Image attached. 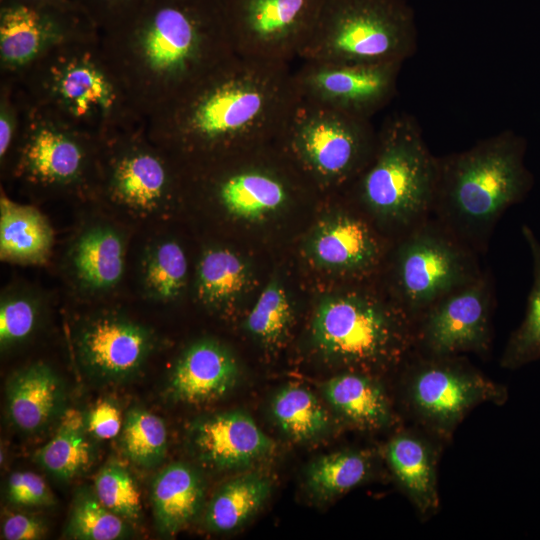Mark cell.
I'll use <instances>...</instances> for the list:
<instances>
[{
    "label": "cell",
    "mask_w": 540,
    "mask_h": 540,
    "mask_svg": "<svg viewBox=\"0 0 540 540\" xmlns=\"http://www.w3.org/2000/svg\"><path fill=\"white\" fill-rule=\"evenodd\" d=\"M101 45L143 122L236 55L223 0H152Z\"/></svg>",
    "instance_id": "cell-1"
},
{
    "label": "cell",
    "mask_w": 540,
    "mask_h": 540,
    "mask_svg": "<svg viewBox=\"0 0 540 540\" xmlns=\"http://www.w3.org/2000/svg\"><path fill=\"white\" fill-rule=\"evenodd\" d=\"M298 98L288 63L234 55L144 124L166 153L214 160L274 142Z\"/></svg>",
    "instance_id": "cell-2"
},
{
    "label": "cell",
    "mask_w": 540,
    "mask_h": 540,
    "mask_svg": "<svg viewBox=\"0 0 540 540\" xmlns=\"http://www.w3.org/2000/svg\"><path fill=\"white\" fill-rule=\"evenodd\" d=\"M526 141L504 130L470 148L438 158L432 210L470 248L484 243L502 214L533 185L524 164Z\"/></svg>",
    "instance_id": "cell-3"
},
{
    "label": "cell",
    "mask_w": 540,
    "mask_h": 540,
    "mask_svg": "<svg viewBox=\"0 0 540 540\" xmlns=\"http://www.w3.org/2000/svg\"><path fill=\"white\" fill-rule=\"evenodd\" d=\"M15 82L31 106L97 138L143 122L104 54L101 34L54 49Z\"/></svg>",
    "instance_id": "cell-4"
},
{
    "label": "cell",
    "mask_w": 540,
    "mask_h": 540,
    "mask_svg": "<svg viewBox=\"0 0 540 540\" xmlns=\"http://www.w3.org/2000/svg\"><path fill=\"white\" fill-rule=\"evenodd\" d=\"M438 157L429 150L417 119L388 115L377 131L373 155L356 178L366 208L385 222L411 230L432 210Z\"/></svg>",
    "instance_id": "cell-5"
},
{
    "label": "cell",
    "mask_w": 540,
    "mask_h": 540,
    "mask_svg": "<svg viewBox=\"0 0 540 540\" xmlns=\"http://www.w3.org/2000/svg\"><path fill=\"white\" fill-rule=\"evenodd\" d=\"M311 338L328 361L372 373L399 363L415 346V321L401 306L353 291L319 303Z\"/></svg>",
    "instance_id": "cell-6"
},
{
    "label": "cell",
    "mask_w": 540,
    "mask_h": 540,
    "mask_svg": "<svg viewBox=\"0 0 540 540\" xmlns=\"http://www.w3.org/2000/svg\"><path fill=\"white\" fill-rule=\"evenodd\" d=\"M417 46L415 14L405 0H325L299 58L403 64Z\"/></svg>",
    "instance_id": "cell-7"
},
{
    "label": "cell",
    "mask_w": 540,
    "mask_h": 540,
    "mask_svg": "<svg viewBox=\"0 0 540 540\" xmlns=\"http://www.w3.org/2000/svg\"><path fill=\"white\" fill-rule=\"evenodd\" d=\"M376 140L371 120L298 98L274 142L303 173L331 186L359 176Z\"/></svg>",
    "instance_id": "cell-8"
},
{
    "label": "cell",
    "mask_w": 540,
    "mask_h": 540,
    "mask_svg": "<svg viewBox=\"0 0 540 540\" xmlns=\"http://www.w3.org/2000/svg\"><path fill=\"white\" fill-rule=\"evenodd\" d=\"M395 254L399 303L414 321L437 300L481 274L472 248L440 222L424 220L412 228Z\"/></svg>",
    "instance_id": "cell-9"
},
{
    "label": "cell",
    "mask_w": 540,
    "mask_h": 540,
    "mask_svg": "<svg viewBox=\"0 0 540 540\" xmlns=\"http://www.w3.org/2000/svg\"><path fill=\"white\" fill-rule=\"evenodd\" d=\"M405 397L421 425L437 436L448 438L477 405L503 404L507 390L456 356H428L410 369Z\"/></svg>",
    "instance_id": "cell-10"
},
{
    "label": "cell",
    "mask_w": 540,
    "mask_h": 540,
    "mask_svg": "<svg viewBox=\"0 0 540 540\" xmlns=\"http://www.w3.org/2000/svg\"><path fill=\"white\" fill-rule=\"evenodd\" d=\"M325 0H223L236 55L288 63L300 57Z\"/></svg>",
    "instance_id": "cell-11"
},
{
    "label": "cell",
    "mask_w": 540,
    "mask_h": 540,
    "mask_svg": "<svg viewBox=\"0 0 540 540\" xmlns=\"http://www.w3.org/2000/svg\"><path fill=\"white\" fill-rule=\"evenodd\" d=\"M98 152L99 138L30 105L15 169L33 185L78 186L94 168Z\"/></svg>",
    "instance_id": "cell-12"
},
{
    "label": "cell",
    "mask_w": 540,
    "mask_h": 540,
    "mask_svg": "<svg viewBox=\"0 0 540 540\" xmlns=\"http://www.w3.org/2000/svg\"><path fill=\"white\" fill-rule=\"evenodd\" d=\"M100 34L81 10L0 0V79L17 81L54 49Z\"/></svg>",
    "instance_id": "cell-13"
},
{
    "label": "cell",
    "mask_w": 540,
    "mask_h": 540,
    "mask_svg": "<svg viewBox=\"0 0 540 540\" xmlns=\"http://www.w3.org/2000/svg\"><path fill=\"white\" fill-rule=\"evenodd\" d=\"M401 63L303 61L293 72L300 99L359 118H371L397 93Z\"/></svg>",
    "instance_id": "cell-14"
},
{
    "label": "cell",
    "mask_w": 540,
    "mask_h": 540,
    "mask_svg": "<svg viewBox=\"0 0 540 540\" xmlns=\"http://www.w3.org/2000/svg\"><path fill=\"white\" fill-rule=\"evenodd\" d=\"M492 285L481 273L415 319V345L431 357L485 353L491 343Z\"/></svg>",
    "instance_id": "cell-15"
},
{
    "label": "cell",
    "mask_w": 540,
    "mask_h": 540,
    "mask_svg": "<svg viewBox=\"0 0 540 540\" xmlns=\"http://www.w3.org/2000/svg\"><path fill=\"white\" fill-rule=\"evenodd\" d=\"M105 183L114 199L138 209L165 200L175 185L168 154L148 136L144 122L99 138Z\"/></svg>",
    "instance_id": "cell-16"
},
{
    "label": "cell",
    "mask_w": 540,
    "mask_h": 540,
    "mask_svg": "<svg viewBox=\"0 0 540 540\" xmlns=\"http://www.w3.org/2000/svg\"><path fill=\"white\" fill-rule=\"evenodd\" d=\"M270 143L252 150V157L238 159L215 177V195L233 215L259 219L283 208L290 200L292 183L279 159L270 157Z\"/></svg>",
    "instance_id": "cell-17"
},
{
    "label": "cell",
    "mask_w": 540,
    "mask_h": 540,
    "mask_svg": "<svg viewBox=\"0 0 540 540\" xmlns=\"http://www.w3.org/2000/svg\"><path fill=\"white\" fill-rule=\"evenodd\" d=\"M193 457L205 468L243 469L275 451L274 441L244 411L232 410L195 419L187 431Z\"/></svg>",
    "instance_id": "cell-18"
},
{
    "label": "cell",
    "mask_w": 540,
    "mask_h": 540,
    "mask_svg": "<svg viewBox=\"0 0 540 540\" xmlns=\"http://www.w3.org/2000/svg\"><path fill=\"white\" fill-rule=\"evenodd\" d=\"M152 345V336L144 327L123 318L102 316L81 330L79 362L91 379L119 383L140 371Z\"/></svg>",
    "instance_id": "cell-19"
},
{
    "label": "cell",
    "mask_w": 540,
    "mask_h": 540,
    "mask_svg": "<svg viewBox=\"0 0 540 540\" xmlns=\"http://www.w3.org/2000/svg\"><path fill=\"white\" fill-rule=\"evenodd\" d=\"M239 376L236 359L222 344L202 339L187 347L173 366L167 382L170 399L204 404L225 396Z\"/></svg>",
    "instance_id": "cell-20"
},
{
    "label": "cell",
    "mask_w": 540,
    "mask_h": 540,
    "mask_svg": "<svg viewBox=\"0 0 540 540\" xmlns=\"http://www.w3.org/2000/svg\"><path fill=\"white\" fill-rule=\"evenodd\" d=\"M308 253L321 267L359 274L376 266L381 246L365 221L341 213L328 217L316 227L308 243Z\"/></svg>",
    "instance_id": "cell-21"
},
{
    "label": "cell",
    "mask_w": 540,
    "mask_h": 540,
    "mask_svg": "<svg viewBox=\"0 0 540 540\" xmlns=\"http://www.w3.org/2000/svg\"><path fill=\"white\" fill-rule=\"evenodd\" d=\"M62 380L45 364L19 370L6 387V407L10 423L26 435L45 430L64 410Z\"/></svg>",
    "instance_id": "cell-22"
},
{
    "label": "cell",
    "mask_w": 540,
    "mask_h": 540,
    "mask_svg": "<svg viewBox=\"0 0 540 540\" xmlns=\"http://www.w3.org/2000/svg\"><path fill=\"white\" fill-rule=\"evenodd\" d=\"M385 458L398 484L419 513L429 515L439 506L436 453L416 432L394 435L385 446Z\"/></svg>",
    "instance_id": "cell-23"
},
{
    "label": "cell",
    "mask_w": 540,
    "mask_h": 540,
    "mask_svg": "<svg viewBox=\"0 0 540 540\" xmlns=\"http://www.w3.org/2000/svg\"><path fill=\"white\" fill-rule=\"evenodd\" d=\"M322 392L329 405L357 428L380 430L393 423L387 392L371 373L347 370L328 379Z\"/></svg>",
    "instance_id": "cell-24"
},
{
    "label": "cell",
    "mask_w": 540,
    "mask_h": 540,
    "mask_svg": "<svg viewBox=\"0 0 540 540\" xmlns=\"http://www.w3.org/2000/svg\"><path fill=\"white\" fill-rule=\"evenodd\" d=\"M205 494L200 473L184 462H173L153 479L151 501L157 529L174 535L200 512Z\"/></svg>",
    "instance_id": "cell-25"
},
{
    "label": "cell",
    "mask_w": 540,
    "mask_h": 540,
    "mask_svg": "<svg viewBox=\"0 0 540 540\" xmlns=\"http://www.w3.org/2000/svg\"><path fill=\"white\" fill-rule=\"evenodd\" d=\"M52 230L33 207L1 199L0 252L3 259L37 263L47 257Z\"/></svg>",
    "instance_id": "cell-26"
},
{
    "label": "cell",
    "mask_w": 540,
    "mask_h": 540,
    "mask_svg": "<svg viewBox=\"0 0 540 540\" xmlns=\"http://www.w3.org/2000/svg\"><path fill=\"white\" fill-rule=\"evenodd\" d=\"M271 480L260 473H246L224 483L210 499L205 511L206 527L229 532L246 523L265 503Z\"/></svg>",
    "instance_id": "cell-27"
},
{
    "label": "cell",
    "mask_w": 540,
    "mask_h": 540,
    "mask_svg": "<svg viewBox=\"0 0 540 540\" xmlns=\"http://www.w3.org/2000/svg\"><path fill=\"white\" fill-rule=\"evenodd\" d=\"M73 262L80 278L93 288H108L121 278L124 248L120 237L108 228L86 232L77 242Z\"/></svg>",
    "instance_id": "cell-28"
},
{
    "label": "cell",
    "mask_w": 540,
    "mask_h": 540,
    "mask_svg": "<svg viewBox=\"0 0 540 540\" xmlns=\"http://www.w3.org/2000/svg\"><path fill=\"white\" fill-rule=\"evenodd\" d=\"M272 415L280 429L291 439L309 442L321 437L330 426L329 415L309 390L286 386L272 399Z\"/></svg>",
    "instance_id": "cell-29"
},
{
    "label": "cell",
    "mask_w": 540,
    "mask_h": 540,
    "mask_svg": "<svg viewBox=\"0 0 540 540\" xmlns=\"http://www.w3.org/2000/svg\"><path fill=\"white\" fill-rule=\"evenodd\" d=\"M372 461L369 454L343 450L315 459L306 470V484L311 493L322 499L344 494L367 480Z\"/></svg>",
    "instance_id": "cell-30"
},
{
    "label": "cell",
    "mask_w": 540,
    "mask_h": 540,
    "mask_svg": "<svg viewBox=\"0 0 540 540\" xmlns=\"http://www.w3.org/2000/svg\"><path fill=\"white\" fill-rule=\"evenodd\" d=\"M521 231L532 256L533 283L524 319L510 336L501 357V366L508 369L540 359V242L528 225H523Z\"/></svg>",
    "instance_id": "cell-31"
},
{
    "label": "cell",
    "mask_w": 540,
    "mask_h": 540,
    "mask_svg": "<svg viewBox=\"0 0 540 540\" xmlns=\"http://www.w3.org/2000/svg\"><path fill=\"white\" fill-rule=\"evenodd\" d=\"M248 280L246 264L228 249H210L200 259L197 290L205 304L221 306L232 301L245 290Z\"/></svg>",
    "instance_id": "cell-32"
},
{
    "label": "cell",
    "mask_w": 540,
    "mask_h": 540,
    "mask_svg": "<svg viewBox=\"0 0 540 540\" xmlns=\"http://www.w3.org/2000/svg\"><path fill=\"white\" fill-rule=\"evenodd\" d=\"M64 536L75 540H118L132 536L129 522L109 510L94 489L81 487L74 495Z\"/></svg>",
    "instance_id": "cell-33"
},
{
    "label": "cell",
    "mask_w": 540,
    "mask_h": 540,
    "mask_svg": "<svg viewBox=\"0 0 540 540\" xmlns=\"http://www.w3.org/2000/svg\"><path fill=\"white\" fill-rule=\"evenodd\" d=\"M167 429L156 414L143 408H131L125 415L119 444L123 454L134 464L153 468L167 452Z\"/></svg>",
    "instance_id": "cell-34"
},
{
    "label": "cell",
    "mask_w": 540,
    "mask_h": 540,
    "mask_svg": "<svg viewBox=\"0 0 540 540\" xmlns=\"http://www.w3.org/2000/svg\"><path fill=\"white\" fill-rule=\"evenodd\" d=\"M95 448L85 432L58 428L56 435L35 455L52 477L68 481L85 473L95 460Z\"/></svg>",
    "instance_id": "cell-35"
},
{
    "label": "cell",
    "mask_w": 540,
    "mask_h": 540,
    "mask_svg": "<svg viewBox=\"0 0 540 540\" xmlns=\"http://www.w3.org/2000/svg\"><path fill=\"white\" fill-rule=\"evenodd\" d=\"M293 318L286 292L275 280L262 291L247 316L246 330L266 346L279 344L287 335Z\"/></svg>",
    "instance_id": "cell-36"
},
{
    "label": "cell",
    "mask_w": 540,
    "mask_h": 540,
    "mask_svg": "<svg viewBox=\"0 0 540 540\" xmlns=\"http://www.w3.org/2000/svg\"><path fill=\"white\" fill-rule=\"evenodd\" d=\"M187 260L181 246L165 241L149 255L145 271L146 286L156 298L169 300L177 297L184 288Z\"/></svg>",
    "instance_id": "cell-37"
},
{
    "label": "cell",
    "mask_w": 540,
    "mask_h": 540,
    "mask_svg": "<svg viewBox=\"0 0 540 540\" xmlns=\"http://www.w3.org/2000/svg\"><path fill=\"white\" fill-rule=\"evenodd\" d=\"M94 491L109 510L128 522L137 521L142 512L138 486L129 471L119 463L105 465L96 475Z\"/></svg>",
    "instance_id": "cell-38"
},
{
    "label": "cell",
    "mask_w": 540,
    "mask_h": 540,
    "mask_svg": "<svg viewBox=\"0 0 540 540\" xmlns=\"http://www.w3.org/2000/svg\"><path fill=\"white\" fill-rule=\"evenodd\" d=\"M30 104L15 81L0 79V160L16 159Z\"/></svg>",
    "instance_id": "cell-39"
},
{
    "label": "cell",
    "mask_w": 540,
    "mask_h": 540,
    "mask_svg": "<svg viewBox=\"0 0 540 540\" xmlns=\"http://www.w3.org/2000/svg\"><path fill=\"white\" fill-rule=\"evenodd\" d=\"M37 320L38 308L31 299L23 296L5 299L0 308L1 348H8L28 338Z\"/></svg>",
    "instance_id": "cell-40"
},
{
    "label": "cell",
    "mask_w": 540,
    "mask_h": 540,
    "mask_svg": "<svg viewBox=\"0 0 540 540\" xmlns=\"http://www.w3.org/2000/svg\"><path fill=\"white\" fill-rule=\"evenodd\" d=\"M152 0H74L101 33L133 17Z\"/></svg>",
    "instance_id": "cell-41"
},
{
    "label": "cell",
    "mask_w": 540,
    "mask_h": 540,
    "mask_svg": "<svg viewBox=\"0 0 540 540\" xmlns=\"http://www.w3.org/2000/svg\"><path fill=\"white\" fill-rule=\"evenodd\" d=\"M7 500L17 506H50L54 498L46 482L31 471L12 473L6 483Z\"/></svg>",
    "instance_id": "cell-42"
},
{
    "label": "cell",
    "mask_w": 540,
    "mask_h": 540,
    "mask_svg": "<svg viewBox=\"0 0 540 540\" xmlns=\"http://www.w3.org/2000/svg\"><path fill=\"white\" fill-rule=\"evenodd\" d=\"M86 420L87 431L101 440L112 439L120 434L123 424L119 408L109 400L94 406Z\"/></svg>",
    "instance_id": "cell-43"
},
{
    "label": "cell",
    "mask_w": 540,
    "mask_h": 540,
    "mask_svg": "<svg viewBox=\"0 0 540 540\" xmlns=\"http://www.w3.org/2000/svg\"><path fill=\"white\" fill-rule=\"evenodd\" d=\"M1 533L6 540H38L45 537L47 525L34 515L10 514L3 521Z\"/></svg>",
    "instance_id": "cell-44"
},
{
    "label": "cell",
    "mask_w": 540,
    "mask_h": 540,
    "mask_svg": "<svg viewBox=\"0 0 540 540\" xmlns=\"http://www.w3.org/2000/svg\"><path fill=\"white\" fill-rule=\"evenodd\" d=\"M87 416H84L82 412L74 408L64 409L59 417L60 429L86 432L87 431Z\"/></svg>",
    "instance_id": "cell-45"
},
{
    "label": "cell",
    "mask_w": 540,
    "mask_h": 540,
    "mask_svg": "<svg viewBox=\"0 0 540 540\" xmlns=\"http://www.w3.org/2000/svg\"><path fill=\"white\" fill-rule=\"evenodd\" d=\"M22 3L41 6V7H52L65 10H81L80 7L74 2V0H17ZM82 11V10H81Z\"/></svg>",
    "instance_id": "cell-46"
}]
</instances>
